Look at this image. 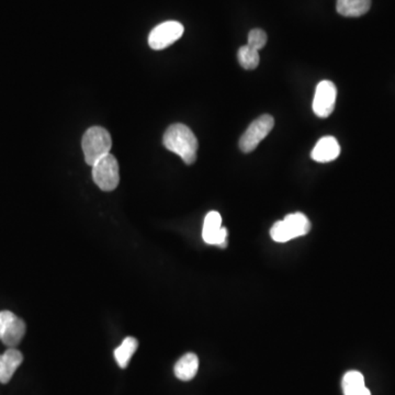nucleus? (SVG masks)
Returning <instances> with one entry per match:
<instances>
[{"mask_svg": "<svg viewBox=\"0 0 395 395\" xmlns=\"http://www.w3.org/2000/svg\"><path fill=\"white\" fill-rule=\"evenodd\" d=\"M343 395H371L369 389L366 387L362 373L356 370L346 372L341 381Z\"/></svg>", "mask_w": 395, "mask_h": 395, "instance_id": "nucleus-11", "label": "nucleus"}, {"mask_svg": "<svg viewBox=\"0 0 395 395\" xmlns=\"http://www.w3.org/2000/svg\"><path fill=\"white\" fill-rule=\"evenodd\" d=\"M26 331V326L24 320L16 316V318H13L5 328L3 335L0 337V341H3V345L9 348H15L24 339Z\"/></svg>", "mask_w": 395, "mask_h": 395, "instance_id": "nucleus-12", "label": "nucleus"}, {"mask_svg": "<svg viewBox=\"0 0 395 395\" xmlns=\"http://www.w3.org/2000/svg\"><path fill=\"white\" fill-rule=\"evenodd\" d=\"M270 236L277 243H286V242H289V240H292L282 219L272 225V230H270Z\"/></svg>", "mask_w": 395, "mask_h": 395, "instance_id": "nucleus-17", "label": "nucleus"}, {"mask_svg": "<svg viewBox=\"0 0 395 395\" xmlns=\"http://www.w3.org/2000/svg\"><path fill=\"white\" fill-rule=\"evenodd\" d=\"M95 184L102 192H112L120 183L119 163L111 154L104 156L93 166Z\"/></svg>", "mask_w": 395, "mask_h": 395, "instance_id": "nucleus-3", "label": "nucleus"}, {"mask_svg": "<svg viewBox=\"0 0 395 395\" xmlns=\"http://www.w3.org/2000/svg\"><path fill=\"white\" fill-rule=\"evenodd\" d=\"M163 144L168 150L180 156L187 165L196 162L198 140L194 132L183 123H175L166 130Z\"/></svg>", "mask_w": 395, "mask_h": 395, "instance_id": "nucleus-1", "label": "nucleus"}, {"mask_svg": "<svg viewBox=\"0 0 395 395\" xmlns=\"http://www.w3.org/2000/svg\"><path fill=\"white\" fill-rule=\"evenodd\" d=\"M274 125V118L269 114H263L259 116L258 119L251 122L238 143L242 152L251 153L255 150L259 143L270 133Z\"/></svg>", "mask_w": 395, "mask_h": 395, "instance_id": "nucleus-4", "label": "nucleus"}, {"mask_svg": "<svg viewBox=\"0 0 395 395\" xmlns=\"http://www.w3.org/2000/svg\"><path fill=\"white\" fill-rule=\"evenodd\" d=\"M371 7V0H337L336 9L343 17H362Z\"/></svg>", "mask_w": 395, "mask_h": 395, "instance_id": "nucleus-14", "label": "nucleus"}, {"mask_svg": "<svg viewBox=\"0 0 395 395\" xmlns=\"http://www.w3.org/2000/svg\"><path fill=\"white\" fill-rule=\"evenodd\" d=\"M16 318V314H13L10 311H1L0 312V337L3 335L5 328L13 318Z\"/></svg>", "mask_w": 395, "mask_h": 395, "instance_id": "nucleus-19", "label": "nucleus"}, {"mask_svg": "<svg viewBox=\"0 0 395 395\" xmlns=\"http://www.w3.org/2000/svg\"><path fill=\"white\" fill-rule=\"evenodd\" d=\"M22 362L24 356L16 348L7 349L0 355V383H8Z\"/></svg>", "mask_w": 395, "mask_h": 395, "instance_id": "nucleus-9", "label": "nucleus"}, {"mask_svg": "<svg viewBox=\"0 0 395 395\" xmlns=\"http://www.w3.org/2000/svg\"><path fill=\"white\" fill-rule=\"evenodd\" d=\"M267 43V34L266 32L263 31L261 29H254L248 34V43L247 45L253 47V49H259L265 47Z\"/></svg>", "mask_w": 395, "mask_h": 395, "instance_id": "nucleus-18", "label": "nucleus"}, {"mask_svg": "<svg viewBox=\"0 0 395 395\" xmlns=\"http://www.w3.org/2000/svg\"><path fill=\"white\" fill-rule=\"evenodd\" d=\"M238 59L240 66L244 70H248L258 68L259 61H261L258 51L249 47V45H244L238 49Z\"/></svg>", "mask_w": 395, "mask_h": 395, "instance_id": "nucleus-16", "label": "nucleus"}, {"mask_svg": "<svg viewBox=\"0 0 395 395\" xmlns=\"http://www.w3.org/2000/svg\"><path fill=\"white\" fill-rule=\"evenodd\" d=\"M202 238L209 245L224 248L228 244V230L222 226V217L219 212L211 211L204 219Z\"/></svg>", "mask_w": 395, "mask_h": 395, "instance_id": "nucleus-7", "label": "nucleus"}, {"mask_svg": "<svg viewBox=\"0 0 395 395\" xmlns=\"http://www.w3.org/2000/svg\"><path fill=\"white\" fill-rule=\"evenodd\" d=\"M341 146L333 137H322L311 153V157L318 163H330L339 157Z\"/></svg>", "mask_w": 395, "mask_h": 395, "instance_id": "nucleus-8", "label": "nucleus"}, {"mask_svg": "<svg viewBox=\"0 0 395 395\" xmlns=\"http://www.w3.org/2000/svg\"><path fill=\"white\" fill-rule=\"evenodd\" d=\"M199 370V358L194 353H188L181 357L178 362H176L173 372L176 377L181 381H190L196 377Z\"/></svg>", "mask_w": 395, "mask_h": 395, "instance_id": "nucleus-10", "label": "nucleus"}, {"mask_svg": "<svg viewBox=\"0 0 395 395\" xmlns=\"http://www.w3.org/2000/svg\"><path fill=\"white\" fill-rule=\"evenodd\" d=\"M337 89L330 80H323L316 87L313 100V111L320 118H327L335 109Z\"/></svg>", "mask_w": 395, "mask_h": 395, "instance_id": "nucleus-6", "label": "nucleus"}, {"mask_svg": "<svg viewBox=\"0 0 395 395\" xmlns=\"http://www.w3.org/2000/svg\"><path fill=\"white\" fill-rule=\"evenodd\" d=\"M139 347V341L134 337H127L122 341L118 348L114 350V358H116V364L122 369H125L131 360L132 356L134 355Z\"/></svg>", "mask_w": 395, "mask_h": 395, "instance_id": "nucleus-15", "label": "nucleus"}, {"mask_svg": "<svg viewBox=\"0 0 395 395\" xmlns=\"http://www.w3.org/2000/svg\"><path fill=\"white\" fill-rule=\"evenodd\" d=\"M82 146L86 163L93 166L99 160L110 154L112 148L111 135L104 127H91L84 134Z\"/></svg>", "mask_w": 395, "mask_h": 395, "instance_id": "nucleus-2", "label": "nucleus"}, {"mask_svg": "<svg viewBox=\"0 0 395 395\" xmlns=\"http://www.w3.org/2000/svg\"><path fill=\"white\" fill-rule=\"evenodd\" d=\"M185 28L178 21H166L153 29L148 36L150 49H160L171 47L184 34Z\"/></svg>", "mask_w": 395, "mask_h": 395, "instance_id": "nucleus-5", "label": "nucleus"}, {"mask_svg": "<svg viewBox=\"0 0 395 395\" xmlns=\"http://www.w3.org/2000/svg\"><path fill=\"white\" fill-rule=\"evenodd\" d=\"M282 221H284L292 240L300 238V236L307 235V233L310 232V219H307L303 213L297 212V213L287 215Z\"/></svg>", "mask_w": 395, "mask_h": 395, "instance_id": "nucleus-13", "label": "nucleus"}]
</instances>
